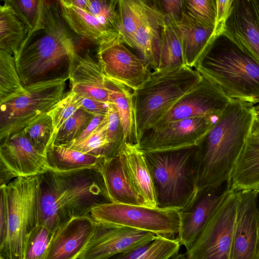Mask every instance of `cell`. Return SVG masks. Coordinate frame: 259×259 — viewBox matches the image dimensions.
<instances>
[{
  "label": "cell",
  "mask_w": 259,
  "mask_h": 259,
  "mask_svg": "<svg viewBox=\"0 0 259 259\" xmlns=\"http://www.w3.org/2000/svg\"><path fill=\"white\" fill-rule=\"evenodd\" d=\"M150 5L140 0H118L119 37L121 41L134 48V36Z\"/></svg>",
  "instance_id": "31"
},
{
  "label": "cell",
  "mask_w": 259,
  "mask_h": 259,
  "mask_svg": "<svg viewBox=\"0 0 259 259\" xmlns=\"http://www.w3.org/2000/svg\"><path fill=\"white\" fill-rule=\"evenodd\" d=\"M214 121L205 118H193L156 126L140 137V149L145 152H161L197 147Z\"/></svg>",
  "instance_id": "11"
},
{
  "label": "cell",
  "mask_w": 259,
  "mask_h": 259,
  "mask_svg": "<svg viewBox=\"0 0 259 259\" xmlns=\"http://www.w3.org/2000/svg\"><path fill=\"white\" fill-rule=\"evenodd\" d=\"M69 79L71 91L78 96L113 103L105 87L104 74L97 57L90 50L82 53L75 50L70 64Z\"/></svg>",
  "instance_id": "20"
},
{
  "label": "cell",
  "mask_w": 259,
  "mask_h": 259,
  "mask_svg": "<svg viewBox=\"0 0 259 259\" xmlns=\"http://www.w3.org/2000/svg\"><path fill=\"white\" fill-rule=\"evenodd\" d=\"M5 201L7 224L0 255L21 259L28 235L38 226L40 197L39 175L19 177L0 186Z\"/></svg>",
  "instance_id": "7"
},
{
  "label": "cell",
  "mask_w": 259,
  "mask_h": 259,
  "mask_svg": "<svg viewBox=\"0 0 259 259\" xmlns=\"http://www.w3.org/2000/svg\"><path fill=\"white\" fill-rule=\"evenodd\" d=\"M93 118V114L79 108L61 126L52 144L64 146L69 144L80 135Z\"/></svg>",
  "instance_id": "34"
},
{
  "label": "cell",
  "mask_w": 259,
  "mask_h": 259,
  "mask_svg": "<svg viewBox=\"0 0 259 259\" xmlns=\"http://www.w3.org/2000/svg\"><path fill=\"white\" fill-rule=\"evenodd\" d=\"M185 11L203 26L213 29L216 17V1L187 0Z\"/></svg>",
  "instance_id": "40"
},
{
  "label": "cell",
  "mask_w": 259,
  "mask_h": 259,
  "mask_svg": "<svg viewBox=\"0 0 259 259\" xmlns=\"http://www.w3.org/2000/svg\"><path fill=\"white\" fill-rule=\"evenodd\" d=\"M99 169L111 202L145 206L118 154L112 158H104Z\"/></svg>",
  "instance_id": "23"
},
{
  "label": "cell",
  "mask_w": 259,
  "mask_h": 259,
  "mask_svg": "<svg viewBox=\"0 0 259 259\" xmlns=\"http://www.w3.org/2000/svg\"><path fill=\"white\" fill-rule=\"evenodd\" d=\"M194 69L230 98L254 105L259 97V63L223 34L211 40Z\"/></svg>",
  "instance_id": "4"
},
{
  "label": "cell",
  "mask_w": 259,
  "mask_h": 259,
  "mask_svg": "<svg viewBox=\"0 0 259 259\" xmlns=\"http://www.w3.org/2000/svg\"><path fill=\"white\" fill-rule=\"evenodd\" d=\"M0 244L4 242L7 230V215L5 201L0 195Z\"/></svg>",
  "instance_id": "47"
},
{
  "label": "cell",
  "mask_w": 259,
  "mask_h": 259,
  "mask_svg": "<svg viewBox=\"0 0 259 259\" xmlns=\"http://www.w3.org/2000/svg\"><path fill=\"white\" fill-rule=\"evenodd\" d=\"M227 186L235 192L259 187V141L248 139Z\"/></svg>",
  "instance_id": "26"
},
{
  "label": "cell",
  "mask_w": 259,
  "mask_h": 259,
  "mask_svg": "<svg viewBox=\"0 0 259 259\" xmlns=\"http://www.w3.org/2000/svg\"><path fill=\"white\" fill-rule=\"evenodd\" d=\"M179 211L110 202L93 208L90 216L96 223L126 226L174 240L179 232Z\"/></svg>",
  "instance_id": "9"
},
{
  "label": "cell",
  "mask_w": 259,
  "mask_h": 259,
  "mask_svg": "<svg viewBox=\"0 0 259 259\" xmlns=\"http://www.w3.org/2000/svg\"><path fill=\"white\" fill-rule=\"evenodd\" d=\"M70 2L75 7L85 11H87L89 0H70Z\"/></svg>",
  "instance_id": "49"
},
{
  "label": "cell",
  "mask_w": 259,
  "mask_h": 259,
  "mask_svg": "<svg viewBox=\"0 0 259 259\" xmlns=\"http://www.w3.org/2000/svg\"><path fill=\"white\" fill-rule=\"evenodd\" d=\"M196 150L144 152L157 207L181 211L195 199Z\"/></svg>",
  "instance_id": "6"
},
{
  "label": "cell",
  "mask_w": 259,
  "mask_h": 259,
  "mask_svg": "<svg viewBox=\"0 0 259 259\" xmlns=\"http://www.w3.org/2000/svg\"><path fill=\"white\" fill-rule=\"evenodd\" d=\"M219 189L204 191L179 211L180 228L176 239L186 250L194 244L230 191L227 186L222 192Z\"/></svg>",
  "instance_id": "18"
},
{
  "label": "cell",
  "mask_w": 259,
  "mask_h": 259,
  "mask_svg": "<svg viewBox=\"0 0 259 259\" xmlns=\"http://www.w3.org/2000/svg\"><path fill=\"white\" fill-rule=\"evenodd\" d=\"M184 65L181 36L177 21L172 15L163 14L157 70H167Z\"/></svg>",
  "instance_id": "27"
},
{
  "label": "cell",
  "mask_w": 259,
  "mask_h": 259,
  "mask_svg": "<svg viewBox=\"0 0 259 259\" xmlns=\"http://www.w3.org/2000/svg\"><path fill=\"white\" fill-rule=\"evenodd\" d=\"M99 167L50 169L39 175L38 226L54 233L71 219L90 215L96 206L111 202Z\"/></svg>",
  "instance_id": "3"
},
{
  "label": "cell",
  "mask_w": 259,
  "mask_h": 259,
  "mask_svg": "<svg viewBox=\"0 0 259 259\" xmlns=\"http://www.w3.org/2000/svg\"><path fill=\"white\" fill-rule=\"evenodd\" d=\"M236 192L230 190L192 246L186 259H230L237 214Z\"/></svg>",
  "instance_id": "10"
},
{
  "label": "cell",
  "mask_w": 259,
  "mask_h": 259,
  "mask_svg": "<svg viewBox=\"0 0 259 259\" xmlns=\"http://www.w3.org/2000/svg\"><path fill=\"white\" fill-rule=\"evenodd\" d=\"M202 76L184 65L167 70L150 72L133 92V105L138 140L153 128L174 104L196 86Z\"/></svg>",
  "instance_id": "5"
},
{
  "label": "cell",
  "mask_w": 259,
  "mask_h": 259,
  "mask_svg": "<svg viewBox=\"0 0 259 259\" xmlns=\"http://www.w3.org/2000/svg\"><path fill=\"white\" fill-rule=\"evenodd\" d=\"M51 170L66 171L91 167H99L104 158L85 154L61 145L51 144L46 154Z\"/></svg>",
  "instance_id": "29"
},
{
  "label": "cell",
  "mask_w": 259,
  "mask_h": 259,
  "mask_svg": "<svg viewBox=\"0 0 259 259\" xmlns=\"http://www.w3.org/2000/svg\"><path fill=\"white\" fill-rule=\"evenodd\" d=\"M177 23L181 33L185 65L193 68L214 38L213 29L199 23L185 9Z\"/></svg>",
  "instance_id": "24"
},
{
  "label": "cell",
  "mask_w": 259,
  "mask_h": 259,
  "mask_svg": "<svg viewBox=\"0 0 259 259\" xmlns=\"http://www.w3.org/2000/svg\"><path fill=\"white\" fill-rule=\"evenodd\" d=\"M26 26L28 32L34 28L39 14L40 0H8Z\"/></svg>",
  "instance_id": "42"
},
{
  "label": "cell",
  "mask_w": 259,
  "mask_h": 259,
  "mask_svg": "<svg viewBox=\"0 0 259 259\" xmlns=\"http://www.w3.org/2000/svg\"><path fill=\"white\" fill-rule=\"evenodd\" d=\"M95 226L90 214L74 218L63 224L53 233L45 259H78L87 246Z\"/></svg>",
  "instance_id": "19"
},
{
  "label": "cell",
  "mask_w": 259,
  "mask_h": 259,
  "mask_svg": "<svg viewBox=\"0 0 259 259\" xmlns=\"http://www.w3.org/2000/svg\"><path fill=\"white\" fill-rule=\"evenodd\" d=\"M0 143V186L19 177L39 175L51 169L46 156L30 144L24 130Z\"/></svg>",
  "instance_id": "14"
},
{
  "label": "cell",
  "mask_w": 259,
  "mask_h": 259,
  "mask_svg": "<svg viewBox=\"0 0 259 259\" xmlns=\"http://www.w3.org/2000/svg\"><path fill=\"white\" fill-rule=\"evenodd\" d=\"M23 130L33 147L46 156L47 150L52 144L54 137V126L51 117L47 114L27 125Z\"/></svg>",
  "instance_id": "33"
},
{
  "label": "cell",
  "mask_w": 259,
  "mask_h": 259,
  "mask_svg": "<svg viewBox=\"0 0 259 259\" xmlns=\"http://www.w3.org/2000/svg\"><path fill=\"white\" fill-rule=\"evenodd\" d=\"M108 125L107 114L96 129L85 139L74 143L62 146L97 156H102L106 145V132Z\"/></svg>",
  "instance_id": "37"
},
{
  "label": "cell",
  "mask_w": 259,
  "mask_h": 259,
  "mask_svg": "<svg viewBox=\"0 0 259 259\" xmlns=\"http://www.w3.org/2000/svg\"><path fill=\"white\" fill-rule=\"evenodd\" d=\"M237 214L230 259H259V217L257 189L236 192Z\"/></svg>",
  "instance_id": "16"
},
{
  "label": "cell",
  "mask_w": 259,
  "mask_h": 259,
  "mask_svg": "<svg viewBox=\"0 0 259 259\" xmlns=\"http://www.w3.org/2000/svg\"><path fill=\"white\" fill-rule=\"evenodd\" d=\"M59 3L63 19L77 34L98 45L118 36L90 13L74 6L70 0H60Z\"/></svg>",
  "instance_id": "25"
},
{
  "label": "cell",
  "mask_w": 259,
  "mask_h": 259,
  "mask_svg": "<svg viewBox=\"0 0 259 259\" xmlns=\"http://www.w3.org/2000/svg\"><path fill=\"white\" fill-rule=\"evenodd\" d=\"M181 244L174 240L157 236L149 249L137 259H169L179 252Z\"/></svg>",
  "instance_id": "41"
},
{
  "label": "cell",
  "mask_w": 259,
  "mask_h": 259,
  "mask_svg": "<svg viewBox=\"0 0 259 259\" xmlns=\"http://www.w3.org/2000/svg\"><path fill=\"white\" fill-rule=\"evenodd\" d=\"M0 259H8L6 257H4L3 255H0Z\"/></svg>",
  "instance_id": "53"
},
{
  "label": "cell",
  "mask_w": 259,
  "mask_h": 259,
  "mask_svg": "<svg viewBox=\"0 0 259 259\" xmlns=\"http://www.w3.org/2000/svg\"><path fill=\"white\" fill-rule=\"evenodd\" d=\"M255 117L254 105L230 99L196 147L195 198L206 190L218 189L229 182Z\"/></svg>",
  "instance_id": "1"
},
{
  "label": "cell",
  "mask_w": 259,
  "mask_h": 259,
  "mask_svg": "<svg viewBox=\"0 0 259 259\" xmlns=\"http://www.w3.org/2000/svg\"><path fill=\"white\" fill-rule=\"evenodd\" d=\"M233 0L216 1V17L213 36L223 34L226 22L231 14Z\"/></svg>",
  "instance_id": "43"
},
{
  "label": "cell",
  "mask_w": 259,
  "mask_h": 259,
  "mask_svg": "<svg viewBox=\"0 0 259 259\" xmlns=\"http://www.w3.org/2000/svg\"><path fill=\"white\" fill-rule=\"evenodd\" d=\"M128 175L132 185L142 198L146 207L157 208L153 182L144 152L139 144L124 141L117 153Z\"/></svg>",
  "instance_id": "21"
},
{
  "label": "cell",
  "mask_w": 259,
  "mask_h": 259,
  "mask_svg": "<svg viewBox=\"0 0 259 259\" xmlns=\"http://www.w3.org/2000/svg\"><path fill=\"white\" fill-rule=\"evenodd\" d=\"M80 108L78 96L70 90L64 93L59 102L48 113L51 117L54 126V139L57 133L66 120Z\"/></svg>",
  "instance_id": "39"
},
{
  "label": "cell",
  "mask_w": 259,
  "mask_h": 259,
  "mask_svg": "<svg viewBox=\"0 0 259 259\" xmlns=\"http://www.w3.org/2000/svg\"><path fill=\"white\" fill-rule=\"evenodd\" d=\"M68 27L59 1L40 0L35 25L14 56L24 87L53 79H69L76 50Z\"/></svg>",
  "instance_id": "2"
},
{
  "label": "cell",
  "mask_w": 259,
  "mask_h": 259,
  "mask_svg": "<svg viewBox=\"0 0 259 259\" xmlns=\"http://www.w3.org/2000/svg\"><path fill=\"white\" fill-rule=\"evenodd\" d=\"M154 234L126 226L96 223L92 236L78 259H108L153 242Z\"/></svg>",
  "instance_id": "13"
},
{
  "label": "cell",
  "mask_w": 259,
  "mask_h": 259,
  "mask_svg": "<svg viewBox=\"0 0 259 259\" xmlns=\"http://www.w3.org/2000/svg\"><path fill=\"white\" fill-rule=\"evenodd\" d=\"M86 12L119 36L118 0H89Z\"/></svg>",
  "instance_id": "36"
},
{
  "label": "cell",
  "mask_w": 259,
  "mask_h": 259,
  "mask_svg": "<svg viewBox=\"0 0 259 259\" xmlns=\"http://www.w3.org/2000/svg\"><path fill=\"white\" fill-rule=\"evenodd\" d=\"M68 79L59 78L25 86V93L1 104L0 142L48 114L62 98Z\"/></svg>",
  "instance_id": "8"
},
{
  "label": "cell",
  "mask_w": 259,
  "mask_h": 259,
  "mask_svg": "<svg viewBox=\"0 0 259 259\" xmlns=\"http://www.w3.org/2000/svg\"><path fill=\"white\" fill-rule=\"evenodd\" d=\"M160 6V10L163 14H169L174 17L177 21L181 19L184 9L185 1L163 0L158 1Z\"/></svg>",
  "instance_id": "45"
},
{
  "label": "cell",
  "mask_w": 259,
  "mask_h": 259,
  "mask_svg": "<svg viewBox=\"0 0 259 259\" xmlns=\"http://www.w3.org/2000/svg\"><path fill=\"white\" fill-rule=\"evenodd\" d=\"M254 105V110L256 114V117L259 118V97L255 100Z\"/></svg>",
  "instance_id": "51"
},
{
  "label": "cell",
  "mask_w": 259,
  "mask_h": 259,
  "mask_svg": "<svg viewBox=\"0 0 259 259\" xmlns=\"http://www.w3.org/2000/svg\"><path fill=\"white\" fill-rule=\"evenodd\" d=\"M14 56L0 50V105L25 93Z\"/></svg>",
  "instance_id": "32"
},
{
  "label": "cell",
  "mask_w": 259,
  "mask_h": 259,
  "mask_svg": "<svg viewBox=\"0 0 259 259\" xmlns=\"http://www.w3.org/2000/svg\"><path fill=\"white\" fill-rule=\"evenodd\" d=\"M154 2L155 4L150 5L137 28L134 36V45L148 67L157 70L159 62L163 14Z\"/></svg>",
  "instance_id": "22"
},
{
  "label": "cell",
  "mask_w": 259,
  "mask_h": 259,
  "mask_svg": "<svg viewBox=\"0 0 259 259\" xmlns=\"http://www.w3.org/2000/svg\"><path fill=\"white\" fill-rule=\"evenodd\" d=\"M169 259H186L185 254L179 253V252L174 254Z\"/></svg>",
  "instance_id": "50"
},
{
  "label": "cell",
  "mask_w": 259,
  "mask_h": 259,
  "mask_svg": "<svg viewBox=\"0 0 259 259\" xmlns=\"http://www.w3.org/2000/svg\"><path fill=\"white\" fill-rule=\"evenodd\" d=\"M248 139L259 141V118L255 117Z\"/></svg>",
  "instance_id": "48"
},
{
  "label": "cell",
  "mask_w": 259,
  "mask_h": 259,
  "mask_svg": "<svg viewBox=\"0 0 259 259\" xmlns=\"http://www.w3.org/2000/svg\"><path fill=\"white\" fill-rule=\"evenodd\" d=\"M97 57L104 75L133 91L151 72L142 59L130 52L119 36L99 45Z\"/></svg>",
  "instance_id": "15"
},
{
  "label": "cell",
  "mask_w": 259,
  "mask_h": 259,
  "mask_svg": "<svg viewBox=\"0 0 259 259\" xmlns=\"http://www.w3.org/2000/svg\"><path fill=\"white\" fill-rule=\"evenodd\" d=\"M78 97L81 108L93 114L94 116H106L107 115L110 103Z\"/></svg>",
  "instance_id": "44"
},
{
  "label": "cell",
  "mask_w": 259,
  "mask_h": 259,
  "mask_svg": "<svg viewBox=\"0 0 259 259\" xmlns=\"http://www.w3.org/2000/svg\"><path fill=\"white\" fill-rule=\"evenodd\" d=\"M52 234L43 226L35 228L27 237L21 259H45Z\"/></svg>",
  "instance_id": "38"
},
{
  "label": "cell",
  "mask_w": 259,
  "mask_h": 259,
  "mask_svg": "<svg viewBox=\"0 0 259 259\" xmlns=\"http://www.w3.org/2000/svg\"><path fill=\"white\" fill-rule=\"evenodd\" d=\"M107 116L106 143L102 153V156L105 158H112L117 154L124 141L123 127L117 110L113 103L109 104Z\"/></svg>",
  "instance_id": "35"
},
{
  "label": "cell",
  "mask_w": 259,
  "mask_h": 259,
  "mask_svg": "<svg viewBox=\"0 0 259 259\" xmlns=\"http://www.w3.org/2000/svg\"><path fill=\"white\" fill-rule=\"evenodd\" d=\"M223 35L259 63V0H233Z\"/></svg>",
  "instance_id": "17"
},
{
  "label": "cell",
  "mask_w": 259,
  "mask_h": 259,
  "mask_svg": "<svg viewBox=\"0 0 259 259\" xmlns=\"http://www.w3.org/2000/svg\"><path fill=\"white\" fill-rule=\"evenodd\" d=\"M28 32L8 0L5 1L0 6V50L14 56Z\"/></svg>",
  "instance_id": "30"
},
{
  "label": "cell",
  "mask_w": 259,
  "mask_h": 259,
  "mask_svg": "<svg viewBox=\"0 0 259 259\" xmlns=\"http://www.w3.org/2000/svg\"><path fill=\"white\" fill-rule=\"evenodd\" d=\"M105 116L102 115H94L92 120L80 134V135L70 143H74L79 142L89 137L99 125V124L104 119Z\"/></svg>",
  "instance_id": "46"
},
{
  "label": "cell",
  "mask_w": 259,
  "mask_h": 259,
  "mask_svg": "<svg viewBox=\"0 0 259 259\" xmlns=\"http://www.w3.org/2000/svg\"><path fill=\"white\" fill-rule=\"evenodd\" d=\"M257 191V198L258 200V217H259V187L256 188ZM258 256L259 258V241H258Z\"/></svg>",
  "instance_id": "52"
},
{
  "label": "cell",
  "mask_w": 259,
  "mask_h": 259,
  "mask_svg": "<svg viewBox=\"0 0 259 259\" xmlns=\"http://www.w3.org/2000/svg\"><path fill=\"white\" fill-rule=\"evenodd\" d=\"M104 82L110 99L117 110L124 131V141L139 144L134 113L133 93L126 85L109 79L105 75Z\"/></svg>",
  "instance_id": "28"
},
{
  "label": "cell",
  "mask_w": 259,
  "mask_h": 259,
  "mask_svg": "<svg viewBox=\"0 0 259 259\" xmlns=\"http://www.w3.org/2000/svg\"><path fill=\"white\" fill-rule=\"evenodd\" d=\"M231 99L220 87L202 77L200 82L180 98L153 127L193 118L215 121L223 112Z\"/></svg>",
  "instance_id": "12"
}]
</instances>
